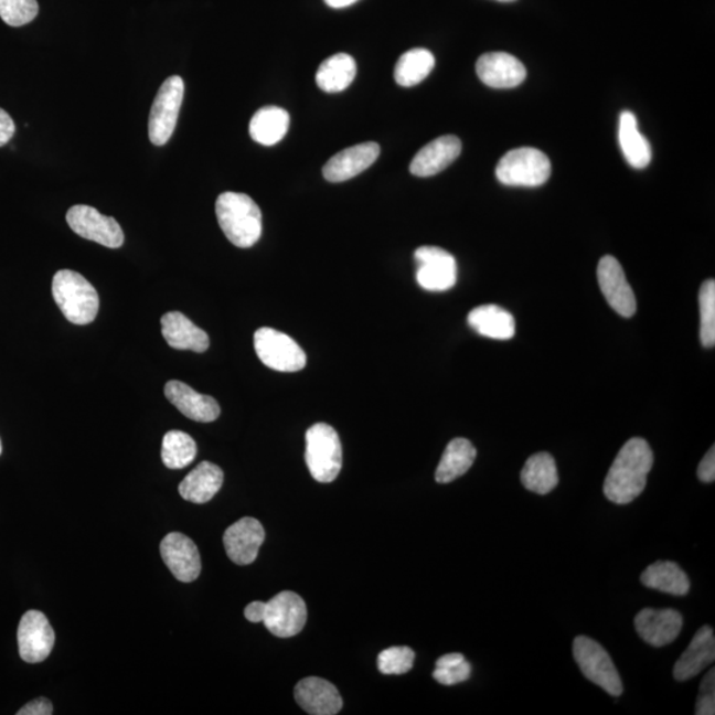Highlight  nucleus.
I'll list each match as a JSON object with an SVG mask.
<instances>
[{"label":"nucleus","mask_w":715,"mask_h":715,"mask_svg":"<svg viewBox=\"0 0 715 715\" xmlns=\"http://www.w3.org/2000/svg\"><path fill=\"white\" fill-rule=\"evenodd\" d=\"M701 313V342L705 348L715 344V281L707 280L702 284L700 296Z\"/></svg>","instance_id":"nucleus-34"},{"label":"nucleus","mask_w":715,"mask_h":715,"mask_svg":"<svg viewBox=\"0 0 715 715\" xmlns=\"http://www.w3.org/2000/svg\"><path fill=\"white\" fill-rule=\"evenodd\" d=\"M308 609L300 595L291 591L277 594L267 602L264 626L277 638H291L307 625Z\"/></svg>","instance_id":"nucleus-10"},{"label":"nucleus","mask_w":715,"mask_h":715,"mask_svg":"<svg viewBox=\"0 0 715 715\" xmlns=\"http://www.w3.org/2000/svg\"><path fill=\"white\" fill-rule=\"evenodd\" d=\"M162 335L169 346L204 353L210 348V338L204 330L179 311H170L161 318Z\"/></svg>","instance_id":"nucleus-23"},{"label":"nucleus","mask_w":715,"mask_h":715,"mask_svg":"<svg viewBox=\"0 0 715 715\" xmlns=\"http://www.w3.org/2000/svg\"><path fill=\"white\" fill-rule=\"evenodd\" d=\"M53 713L52 704L46 698H38L26 704L18 712V715H51Z\"/></svg>","instance_id":"nucleus-40"},{"label":"nucleus","mask_w":715,"mask_h":715,"mask_svg":"<svg viewBox=\"0 0 715 715\" xmlns=\"http://www.w3.org/2000/svg\"><path fill=\"white\" fill-rule=\"evenodd\" d=\"M289 125L290 117L287 110L278 106H264L252 117L249 135L257 143L274 146L287 136Z\"/></svg>","instance_id":"nucleus-26"},{"label":"nucleus","mask_w":715,"mask_h":715,"mask_svg":"<svg viewBox=\"0 0 715 715\" xmlns=\"http://www.w3.org/2000/svg\"><path fill=\"white\" fill-rule=\"evenodd\" d=\"M470 673H472V666H470L467 660H463L455 665L436 666L434 679L441 685L452 686L467 681L470 677Z\"/></svg>","instance_id":"nucleus-37"},{"label":"nucleus","mask_w":715,"mask_h":715,"mask_svg":"<svg viewBox=\"0 0 715 715\" xmlns=\"http://www.w3.org/2000/svg\"><path fill=\"white\" fill-rule=\"evenodd\" d=\"M477 450L472 442L457 437L444 450L435 479L439 483L452 482L466 474L476 460Z\"/></svg>","instance_id":"nucleus-29"},{"label":"nucleus","mask_w":715,"mask_h":715,"mask_svg":"<svg viewBox=\"0 0 715 715\" xmlns=\"http://www.w3.org/2000/svg\"><path fill=\"white\" fill-rule=\"evenodd\" d=\"M653 460L647 440L641 437L628 440L608 470L602 493L616 505H627L638 499L644 492Z\"/></svg>","instance_id":"nucleus-1"},{"label":"nucleus","mask_w":715,"mask_h":715,"mask_svg":"<svg viewBox=\"0 0 715 715\" xmlns=\"http://www.w3.org/2000/svg\"><path fill=\"white\" fill-rule=\"evenodd\" d=\"M521 481L530 492L541 495L552 492L559 482L554 457L547 452L530 456L522 469Z\"/></svg>","instance_id":"nucleus-30"},{"label":"nucleus","mask_w":715,"mask_h":715,"mask_svg":"<svg viewBox=\"0 0 715 715\" xmlns=\"http://www.w3.org/2000/svg\"><path fill=\"white\" fill-rule=\"evenodd\" d=\"M223 480L224 473L221 468L210 461H203L184 477L179 485V493L185 501L205 503L214 499L223 485Z\"/></svg>","instance_id":"nucleus-24"},{"label":"nucleus","mask_w":715,"mask_h":715,"mask_svg":"<svg viewBox=\"0 0 715 715\" xmlns=\"http://www.w3.org/2000/svg\"><path fill=\"white\" fill-rule=\"evenodd\" d=\"M466 660L461 653H449V654H444L439 660L436 661V666H448V665H455L459 664V662H462Z\"/></svg>","instance_id":"nucleus-43"},{"label":"nucleus","mask_w":715,"mask_h":715,"mask_svg":"<svg viewBox=\"0 0 715 715\" xmlns=\"http://www.w3.org/2000/svg\"><path fill=\"white\" fill-rule=\"evenodd\" d=\"M598 281L602 296L616 313L631 318L638 305L631 285L628 284L625 269L613 256H605L598 265Z\"/></svg>","instance_id":"nucleus-13"},{"label":"nucleus","mask_w":715,"mask_h":715,"mask_svg":"<svg viewBox=\"0 0 715 715\" xmlns=\"http://www.w3.org/2000/svg\"><path fill=\"white\" fill-rule=\"evenodd\" d=\"M461 149V141L456 136L437 138L417 152L409 164V171L420 178L439 174L459 158Z\"/></svg>","instance_id":"nucleus-21"},{"label":"nucleus","mask_w":715,"mask_h":715,"mask_svg":"<svg viewBox=\"0 0 715 715\" xmlns=\"http://www.w3.org/2000/svg\"><path fill=\"white\" fill-rule=\"evenodd\" d=\"M265 540V530L260 522L252 516H244L225 530L223 542L228 558L238 566L254 563Z\"/></svg>","instance_id":"nucleus-15"},{"label":"nucleus","mask_w":715,"mask_h":715,"mask_svg":"<svg viewBox=\"0 0 715 715\" xmlns=\"http://www.w3.org/2000/svg\"><path fill=\"white\" fill-rule=\"evenodd\" d=\"M36 0H0V18L11 26H22L38 17Z\"/></svg>","instance_id":"nucleus-36"},{"label":"nucleus","mask_w":715,"mask_h":715,"mask_svg":"<svg viewBox=\"0 0 715 715\" xmlns=\"http://www.w3.org/2000/svg\"><path fill=\"white\" fill-rule=\"evenodd\" d=\"M636 631L652 647H665L679 638L682 616L674 609H642L634 618Z\"/></svg>","instance_id":"nucleus-18"},{"label":"nucleus","mask_w":715,"mask_h":715,"mask_svg":"<svg viewBox=\"0 0 715 715\" xmlns=\"http://www.w3.org/2000/svg\"><path fill=\"white\" fill-rule=\"evenodd\" d=\"M295 698L305 712L313 715H334L343 706L338 689L320 677H307L298 682Z\"/></svg>","instance_id":"nucleus-20"},{"label":"nucleus","mask_w":715,"mask_h":715,"mask_svg":"<svg viewBox=\"0 0 715 715\" xmlns=\"http://www.w3.org/2000/svg\"><path fill=\"white\" fill-rule=\"evenodd\" d=\"M415 652L408 647H393L384 649L377 655V669L383 674H404L414 666Z\"/></svg>","instance_id":"nucleus-35"},{"label":"nucleus","mask_w":715,"mask_h":715,"mask_svg":"<svg viewBox=\"0 0 715 715\" xmlns=\"http://www.w3.org/2000/svg\"><path fill=\"white\" fill-rule=\"evenodd\" d=\"M499 2L509 3V2H515V0H499Z\"/></svg>","instance_id":"nucleus-46"},{"label":"nucleus","mask_w":715,"mask_h":715,"mask_svg":"<svg viewBox=\"0 0 715 715\" xmlns=\"http://www.w3.org/2000/svg\"><path fill=\"white\" fill-rule=\"evenodd\" d=\"M2 450H3L2 440H0V455H2Z\"/></svg>","instance_id":"nucleus-47"},{"label":"nucleus","mask_w":715,"mask_h":715,"mask_svg":"<svg viewBox=\"0 0 715 715\" xmlns=\"http://www.w3.org/2000/svg\"><path fill=\"white\" fill-rule=\"evenodd\" d=\"M184 96L182 77L164 79L152 103L149 117V138L151 143L163 146L170 141L175 130L179 111Z\"/></svg>","instance_id":"nucleus-8"},{"label":"nucleus","mask_w":715,"mask_h":715,"mask_svg":"<svg viewBox=\"0 0 715 715\" xmlns=\"http://www.w3.org/2000/svg\"><path fill=\"white\" fill-rule=\"evenodd\" d=\"M17 126L12 117L4 109L0 108V148L9 143L15 136Z\"/></svg>","instance_id":"nucleus-39"},{"label":"nucleus","mask_w":715,"mask_h":715,"mask_svg":"<svg viewBox=\"0 0 715 715\" xmlns=\"http://www.w3.org/2000/svg\"><path fill=\"white\" fill-rule=\"evenodd\" d=\"M218 225L238 248H250L260 241L263 215L258 205L241 192H223L215 205Z\"/></svg>","instance_id":"nucleus-2"},{"label":"nucleus","mask_w":715,"mask_h":715,"mask_svg":"<svg viewBox=\"0 0 715 715\" xmlns=\"http://www.w3.org/2000/svg\"><path fill=\"white\" fill-rule=\"evenodd\" d=\"M619 142L629 164L634 169H645L652 159V149L648 139L638 128V119L631 111H622L619 125Z\"/></svg>","instance_id":"nucleus-27"},{"label":"nucleus","mask_w":715,"mask_h":715,"mask_svg":"<svg viewBox=\"0 0 715 715\" xmlns=\"http://www.w3.org/2000/svg\"><path fill=\"white\" fill-rule=\"evenodd\" d=\"M52 296L71 323L83 327L96 320L99 308L97 290L77 271L58 270L53 276Z\"/></svg>","instance_id":"nucleus-3"},{"label":"nucleus","mask_w":715,"mask_h":715,"mask_svg":"<svg viewBox=\"0 0 715 715\" xmlns=\"http://www.w3.org/2000/svg\"><path fill=\"white\" fill-rule=\"evenodd\" d=\"M641 583L648 588L674 596H684L691 589V580L677 563L658 561L641 574Z\"/></svg>","instance_id":"nucleus-28"},{"label":"nucleus","mask_w":715,"mask_h":715,"mask_svg":"<svg viewBox=\"0 0 715 715\" xmlns=\"http://www.w3.org/2000/svg\"><path fill=\"white\" fill-rule=\"evenodd\" d=\"M55 631L45 615L29 611L23 615L18 628L19 654L29 664L44 661L55 645Z\"/></svg>","instance_id":"nucleus-12"},{"label":"nucleus","mask_w":715,"mask_h":715,"mask_svg":"<svg viewBox=\"0 0 715 715\" xmlns=\"http://www.w3.org/2000/svg\"><path fill=\"white\" fill-rule=\"evenodd\" d=\"M356 75V63L348 53H337L324 60L317 71L316 82L323 92L338 93L349 88Z\"/></svg>","instance_id":"nucleus-31"},{"label":"nucleus","mask_w":715,"mask_h":715,"mask_svg":"<svg viewBox=\"0 0 715 715\" xmlns=\"http://www.w3.org/2000/svg\"><path fill=\"white\" fill-rule=\"evenodd\" d=\"M469 327L482 337L508 341L515 334V320L505 309L497 305H481L470 311Z\"/></svg>","instance_id":"nucleus-25"},{"label":"nucleus","mask_w":715,"mask_h":715,"mask_svg":"<svg viewBox=\"0 0 715 715\" xmlns=\"http://www.w3.org/2000/svg\"><path fill=\"white\" fill-rule=\"evenodd\" d=\"M66 223L78 236L102 244L106 248L117 249L122 247L125 242L124 231L116 218L99 214L90 205H73L66 212Z\"/></svg>","instance_id":"nucleus-9"},{"label":"nucleus","mask_w":715,"mask_h":715,"mask_svg":"<svg viewBox=\"0 0 715 715\" xmlns=\"http://www.w3.org/2000/svg\"><path fill=\"white\" fill-rule=\"evenodd\" d=\"M698 479L702 482L711 483L715 480V448L712 447L711 450L705 455L704 459L700 462L698 466Z\"/></svg>","instance_id":"nucleus-38"},{"label":"nucleus","mask_w":715,"mask_h":715,"mask_svg":"<svg viewBox=\"0 0 715 715\" xmlns=\"http://www.w3.org/2000/svg\"><path fill=\"white\" fill-rule=\"evenodd\" d=\"M715 660V639L711 626H705L695 633L691 644L674 665V679L687 681L698 675Z\"/></svg>","instance_id":"nucleus-22"},{"label":"nucleus","mask_w":715,"mask_h":715,"mask_svg":"<svg viewBox=\"0 0 715 715\" xmlns=\"http://www.w3.org/2000/svg\"><path fill=\"white\" fill-rule=\"evenodd\" d=\"M164 395L172 406L191 420L211 423L221 416V407L214 397L199 394L183 382H168L164 386Z\"/></svg>","instance_id":"nucleus-19"},{"label":"nucleus","mask_w":715,"mask_h":715,"mask_svg":"<svg viewBox=\"0 0 715 715\" xmlns=\"http://www.w3.org/2000/svg\"><path fill=\"white\" fill-rule=\"evenodd\" d=\"M305 439V461L311 477L318 482H333L342 469V444L337 430L327 423H317Z\"/></svg>","instance_id":"nucleus-4"},{"label":"nucleus","mask_w":715,"mask_h":715,"mask_svg":"<svg viewBox=\"0 0 715 715\" xmlns=\"http://www.w3.org/2000/svg\"><path fill=\"white\" fill-rule=\"evenodd\" d=\"M380 154V145L375 142L351 146L329 159V162L323 166V177L331 183L349 181L367 170Z\"/></svg>","instance_id":"nucleus-17"},{"label":"nucleus","mask_w":715,"mask_h":715,"mask_svg":"<svg viewBox=\"0 0 715 715\" xmlns=\"http://www.w3.org/2000/svg\"><path fill=\"white\" fill-rule=\"evenodd\" d=\"M161 556L175 579L191 583L199 578L202 572L201 555L189 536L182 533H170L161 542Z\"/></svg>","instance_id":"nucleus-14"},{"label":"nucleus","mask_w":715,"mask_h":715,"mask_svg":"<svg viewBox=\"0 0 715 715\" xmlns=\"http://www.w3.org/2000/svg\"><path fill=\"white\" fill-rule=\"evenodd\" d=\"M435 68V56L426 49H414L403 53L395 66V82L410 88L426 79Z\"/></svg>","instance_id":"nucleus-32"},{"label":"nucleus","mask_w":715,"mask_h":715,"mask_svg":"<svg viewBox=\"0 0 715 715\" xmlns=\"http://www.w3.org/2000/svg\"><path fill=\"white\" fill-rule=\"evenodd\" d=\"M552 175V163L541 150L521 148L508 151L497 164L495 177L513 188H538Z\"/></svg>","instance_id":"nucleus-5"},{"label":"nucleus","mask_w":715,"mask_h":715,"mask_svg":"<svg viewBox=\"0 0 715 715\" xmlns=\"http://www.w3.org/2000/svg\"><path fill=\"white\" fill-rule=\"evenodd\" d=\"M573 652L576 664L587 680L605 689L612 697L621 695L625 689H622L618 669H616L611 655L599 642L587 638V636H578L574 640Z\"/></svg>","instance_id":"nucleus-6"},{"label":"nucleus","mask_w":715,"mask_h":715,"mask_svg":"<svg viewBox=\"0 0 715 715\" xmlns=\"http://www.w3.org/2000/svg\"><path fill=\"white\" fill-rule=\"evenodd\" d=\"M196 442L182 430H170L162 441V461L169 469H183L195 460Z\"/></svg>","instance_id":"nucleus-33"},{"label":"nucleus","mask_w":715,"mask_h":715,"mask_svg":"<svg viewBox=\"0 0 715 715\" xmlns=\"http://www.w3.org/2000/svg\"><path fill=\"white\" fill-rule=\"evenodd\" d=\"M416 280L424 290L446 291L457 281L455 257L439 247H420L415 252Z\"/></svg>","instance_id":"nucleus-11"},{"label":"nucleus","mask_w":715,"mask_h":715,"mask_svg":"<svg viewBox=\"0 0 715 715\" xmlns=\"http://www.w3.org/2000/svg\"><path fill=\"white\" fill-rule=\"evenodd\" d=\"M265 607H267V602L264 601L249 602V605L244 609L245 619L250 622H263Z\"/></svg>","instance_id":"nucleus-41"},{"label":"nucleus","mask_w":715,"mask_h":715,"mask_svg":"<svg viewBox=\"0 0 715 715\" xmlns=\"http://www.w3.org/2000/svg\"><path fill=\"white\" fill-rule=\"evenodd\" d=\"M715 693V671L712 669L711 672L706 674L704 681L700 686V694H714Z\"/></svg>","instance_id":"nucleus-44"},{"label":"nucleus","mask_w":715,"mask_h":715,"mask_svg":"<svg viewBox=\"0 0 715 715\" xmlns=\"http://www.w3.org/2000/svg\"><path fill=\"white\" fill-rule=\"evenodd\" d=\"M356 2H360V0H324V3L331 7V9H344V7H349Z\"/></svg>","instance_id":"nucleus-45"},{"label":"nucleus","mask_w":715,"mask_h":715,"mask_svg":"<svg viewBox=\"0 0 715 715\" xmlns=\"http://www.w3.org/2000/svg\"><path fill=\"white\" fill-rule=\"evenodd\" d=\"M695 714L697 715H714L715 714V693L714 694H700L697 706H695Z\"/></svg>","instance_id":"nucleus-42"},{"label":"nucleus","mask_w":715,"mask_h":715,"mask_svg":"<svg viewBox=\"0 0 715 715\" xmlns=\"http://www.w3.org/2000/svg\"><path fill=\"white\" fill-rule=\"evenodd\" d=\"M477 76L490 88L512 89L526 78V68L519 58L505 52H490L477 60Z\"/></svg>","instance_id":"nucleus-16"},{"label":"nucleus","mask_w":715,"mask_h":715,"mask_svg":"<svg viewBox=\"0 0 715 715\" xmlns=\"http://www.w3.org/2000/svg\"><path fill=\"white\" fill-rule=\"evenodd\" d=\"M254 343L258 360L271 370L297 373L307 366V354L300 344L281 331L270 328L258 329Z\"/></svg>","instance_id":"nucleus-7"}]
</instances>
